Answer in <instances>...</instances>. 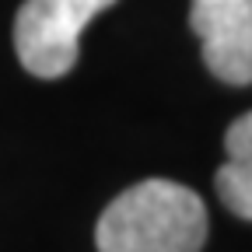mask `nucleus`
<instances>
[{"mask_svg":"<svg viewBox=\"0 0 252 252\" xmlns=\"http://www.w3.org/2000/svg\"><path fill=\"white\" fill-rule=\"evenodd\" d=\"M98 252H200L207 207L179 182L147 179L119 193L94 228Z\"/></svg>","mask_w":252,"mask_h":252,"instance_id":"nucleus-1","label":"nucleus"},{"mask_svg":"<svg viewBox=\"0 0 252 252\" xmlns=\"http://www.w3.org/2000/svg\"><path fill=\"white\" fill-rule=\"evenodd\" d=\"M116 0H25L14 18V49L32 77L56 81L74 70L84 25Z\"/></svg>","mask_w":252,"mask_h":252,"instance_id":"nucleus-2","label":"nucleus"},{"mask_svg":"<svg viewBox=\"0 0 252 252\" xmlns=\"http://www.w3.org/2000/svg\"><path fill=\"white\" fill-rule=\"evenodd\" d=\"M189 25L203 63L224 84H252V0H193Z\"/></svg>","mask_w":252,"mask_h":252,"instance_id":"nucleus-3","label":"nucleus"},{"mask_svg":"<svg viewBox=\"0 0 252 252\" xmlns=\"http://www.w3.org/2000/svg\"><path fill=\"white\" fill-rule=\"evenodd\" d=\"M224 151L228 158L217 168V196L231 214L252 220V112L228 126Z\"/></svg>","mask_w":252,"mask_h":252,"instance_id":"nucleus-4","label":"nucleus"}]
</instances>
